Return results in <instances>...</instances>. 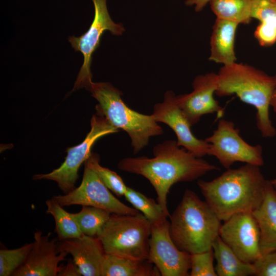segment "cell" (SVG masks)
<instances>
[{"label": "cell", "mask_w": 276, "mask_h": 276, "mask_svg": "<svg viewBox=\"0 0 276 276\" xmlns=\"http://www.w3.org/2000/svg\"><path fill=\"white\" fill-rule=\"evenodd\" d=\"M60 276H80L79 269L73 260H70L58 274Z\"/></svg>", "instance_id": "obj_30"}, {"label": "cell", "mask_w": 276, "mask_h": 276, "mask_svg": "<svg viewBox=\"0 0 276 276\" xmlns=\"http://www.w3.org/2000/svg\"><path fill=\"white\" fill-rule=\"evenodd\" d=\"M72 214L83 234L97 237L112 213L101 208L83 205L80 211Z\"/></svg>", "instance_id": "obj_24"}, {"label": "cell", "mask_w": 276, "mask_h": 276, "mask_svg": "<svg viewBox=\"0 0 276 276\" xmlns=\"http://www.w3.org/2000/svg\"><path fill=\"white\" fill-rule=\"evenodd\" d=\"M85 162L96 172L109 190L118 197L124 196L128 187L117 173L100 165V156L98 154L91 152Z\"/></svg>", "instance_id": "obj_26"}, {"label": "cell", "mask_w": 276, "mask_h": 276, "mask_svg": "<svg viewBox=\"0 0 276 276\" xmlns=\"http://www.w3.org/2000/svg\"><path fill=\"white\" fill-rule=\"evenodd\" d=\"M219 236L245 262L253 263L261 256L260 231L251 212L237 213L224 221Z\"/></svg>", "instance_id": "obj_12"}, {"label": "cell", "mask_w": 276, "mask_h": 276, "mask_svg": "<svg viewBox=\"0 0 276 276\" xmlns=\"http://www.w3.org/2000/svg\"><path fill=\"white\" fill-rule=\"evenodd\" d=\"M212 248L217 262L215 269L217 275H255L253 264L242 260L219 236L214 241Z\"/></svg>", "instance_id": "obj_21"}, {"label": "cell", "mask_w": 276, "mask_h": 276, "mask_svg": "<svg viewBox=\"0 0 276 276\" xmlns=\"http://www.w3.org/2000/svg\"><path fill=\"white\" fill-rule=\"evenodd\" d=\"M218 75L215 94L219 97L236 95L256 110V125L264 138L276 135L270 118L269 108L274 88L273 76L252 66L236 62L223 65Z\"/></svg>", "instance_id": "obj_3"}, {"label": "cell", "mask_w": 276, "mask_h": 276, "mask_svg": "<svg viewBox=\"0 0 276 276\" xmlns=\"http://www.w3.org/2000/svg\"><path fill=\"white\" fill-rule=\"evenodd\" d=\"M124 197L152 224L163 221L169 217L161 205L153 199L149 198L131 188L127 187Z\"/></svg>", "instance_id": "obj_25"}, {"label": "cell", "mask_w": 276, "mask_h": 276, "mask_svg": "<svg viewBox=\"0 0 276 276\" xmlns=\"http://www.w3.org/2000/svg\"><path fill=\"white\" fill-rule=\"evenodd\" d=\"M46 213L51 214L55 223V229L59 241L79 237L83 234L72 213L66 211L53 198L47 200Z\"/></svg>", "instance_id": "obj_23"}, {"label": "cell", "mask_w": 276, "mask_h": 276, "mask_svg": "<svg viewBox=\"0 0 276 276\" xmlns=\"http://www.w3.org/2000/svg\"><path fill=\"white\" fill-rule=\"evenodd\" d=\"M58 248L71 254L81 275L102 276V266L105 254L97 237L83 235L80 237L58 240Z\"/></svg>", "instance_id": "obj_16"}, {"label": "cell", "mask_w": 276, "mask_h": 276, "mask_svg": "<svg viewBox=\"0 0 276 276\" xmlns=\"http://www.w3.org/2000/svg\"><path fill=\"white\" fill-rule=\"evenodd\" d=\"M193 91L176 96V103L181 112L192 126L205 114L217 113L221 118L224 109L215 100L214 94L218 86V75L209 73L196 76L192 83Z\"/></svg>", "instance_id": "obj_14"}, {"label": "cell", "mask_w": 276, "mask_h": 276, "mask_svg": "<svg viewBox=\"0 0 276 276\" xmlns=\"http://www.w3.org/2000/svg\"><path fill=\"white\" fill-rule=\"evenodd\" d=\"M211 0H187L185 4L188 6H194L196 12L201 11Z\"/></svg>", "instance_id": "obj_31"}, {"label": "cell", "mask_w": 276, "mask_h": 276, "mask_svg": "<svg viewBox=\"0 0 276 276\" xmlns=\"http://www.w3.org/2000/svg\"><path fill=\"white\" fill-rule=\"evenodd\" d=\"M176 97L172 90L166 91L163 101L154 105L152 115L157 123L167 125L174 132L179 146L198 157L208 155L210 144L193 134L191 129L192 125L179 108Z\"/></svg>", "instance_id": "obj_13"}, {"label": "cell", "mask_w": 276, "mask_h": 276, "mask_svg": "<svg viewBox=\"0 0 276 276\" xmlns=\"http://www.w3.org/2000/svg\"><path fill=\"white\" fill-rule=\"evenodd\" d=\"M252 264L255 275L276 276V250L261 255Z\"/></svg>", "instance_id": "obj_29"}, {"label": "cell", "mask_w": 276, "mask_h": 276, "mask_svg": "<svg viewBox=\"0 0 276 276\" xmlns=\"http://www.w3.org/2000/svg\"><path fill=\"white\" fill-rule=\"evenodd\" d=\"M273 77L274 79V88L270 102V107H272L273 111L276 114V74Z\"/></svg>", "instance_id": "obj_32"}, {"label": "cell", "mask_w": 276, "mask_h": 276, "mask_svg": "<svg viewBox=\"0 0 276 276\" xmlns=\"http://www.w3.org/2000/svg\"><path fill=\"white\" fill-rule=\"evenodd\" d=\"M238 24L217 18L213 27L209 60L223 65L236 62L234 44Z\"/></svg>", "instance_id": "obj_18"}, {"label": "cell", "mask_w": 276, "mask_h": 276, "mask_svg": "<svg viewBox=\"0 0 276 276\" xmlns=\"http://www.w3.org/2000/svg\"><path fill=\"white\" fill-rule=\"evenodd\" d=\"M260 167L246 164L228 169L211 181H198L205 202L221 221L241 212H252L260 205L267 180Z\"/></svg>", "instance_id": "obj_2"}, {"label": "cell", "mask_w": 276, "mask_h": 276, "mask_svg": "<svg viewBox=\"0 0 276 276\" xmlns=\"http://www.w3.org/2000/svg\"><path fill=\"white\" fill-rule=\"evenodd\" d=\"M252 213L260 231L261 255L276 250V189L270 180H267L261 204Z\"/></svg>", "instance_id": "obj_17"}, {"label": "cell", "mask_w": 276, "mask_h": 276, "mask_svg": "<svg viewBox=\"0 0 276 276\" xmlns=\"http://www.w3.org/2000/svg\"><path fill=\"white\" fill-rule=\"evenodd\" d=\"M270 182L273 187L276 189V178L270 180Z\"/></svg>", "instance_id": "obj_33"}, {"label": "cell", "mask_w": 276, "mask_h": 276, "mask_svg": "<svg viewBox=\"0 0 276 276\" xmlns=\"http://www.w3.org/2000/svg\"><path fill=\"white\" fill-rule=\"evenodd\" d=\"M213 248L191 255V276H217L213 265Z\"/></svg>", "instance_id": "obj_28"}, {"label": "cell", "mask_w": 276, "mask_h": 276, "mask_svg": "<svg viewBox=\"0 0 276 276\" xmlns=\"http://www.w3.org/2000/svg\"><path fill=\"white\" fill-rule=\"evenodd\" d=\"M251 17L260 21L254 32L260 45L276 43V0H252Z\"/></svg>", "instance_id": "obj_20"}, {"label": "cell", "mask_w": 276, "mask_h": 276, "mask_svg": "<svg viewBox=\"0 0 276 276\" xmlns=\"http://www.w3.org/2000/svg\"><path fill=\"white\" fill-rule=\"evenodd\" d=\"M86 89L98 102L96 109L114 127L128 134L134 154L148 145L151 137L163 134L162 127L152 114L130 108L123 101L122 92L110 83L93 82Z\"/></svg>", "instance_id": "obj_5"}, {"label": "cell", "mask_w": 276, "mask_h": 276, "mask_svg": "<svg viewBox=\"0 0 276 276\" xmlns=\"http://www.w3.org/2000/svg\"><path fill=\"white\" fill-rule=\"evenodd\" d=\"M90 126L89 132L81 144L67 149L65 160L59 168L49 173L34 175L33 179L54 181L64 194L74 190L79 169L90 156L91 148L95 142L102 136L119 131L97 109L91 119Z\"/></svg>", "instance_id": "obj_7"}, {"label": "cell", "mask_w": 276, "mask_h": 276, "mask_svg": "<svg viewBox=\"0 0 276 276\" xmlns=\"http://www.w3.org/2000/svg\"><path fill=\"white\" fill-rule=\"evenodd\" d=\"M92 2L94 18L88 30L80 37L72 36L68 38L75 51L80 52L84 58L72 91L83 87L87 89L93 82L90 71L93 55L100 45L103 33L109 31L113 35L120 36L125 31L122 24L116 23L112 20L108 11L106 0Z\"/></svg>", "instance_id": "obj_8"}, {"label": "cell", "mask_w": 276, "mask_h": 276, "mask_svg": "<svg viewBox=\"0 0 276 276\" xmlns=\"http://www.w3.org/2000/svg\"><path fill=\"white\" fill-rule=\"evenodd\" d=\"M32 243H26L15 249L0 250V275L10 276L25 262Z\"/></svg>", "instance_id": "obj_27"}, {"label": "cell", "mask_w": 276, "mask_h": 276, "mask_svg": "<svg viewBox=\"0 0 276 276\" xmlns=\"http://www.w3.org/2000/svg\"><path fill=\"white\" fill-rule=\"evenodd\" d=\"M209 3L217 18L238 24H248L251 20L252 0H211Z\"/></svg>", "instance_id": "obj_22"}, {"label": "cell", "mask_w": 276, "mask_h": 276, "mask_svg": "<svg viewBox=\"0 0 276 276\" xmlns=\"http://www.w3.org/2000/svg\"><path fill=\"white\" fill-rule=\"evenodd\" d=\"M148 260L160 275H190L191 254L176 246L170 235L167 219L152 224Z\"/></svg>", "instance_id": "obj_11"}, {"label": "cell", "mask_w": 276, "mask_h": 276, "mask_svg": "<svg viewBox=\"0 0 276 276\" xmlns=\"http://www.w3.org/2000/svg\"><path fill=\"white\" fill-rule=\"evenodd\" d=\"M159 276L157 268L148 260L123 257L105 253L102 276Z\"/></svg>", "instance_id": "obj_19"}, {"label": "cell", "mask_w": 276, "mask_h": 276, "mask_svg": "<svg viewBox=\"0 0 276 276\" xmlns=\"http://www.w3.org/2000/svg\"><path fill=\"white\" fill-rule=\"evenodd\" d=\"M151 225L140 212L135 215L112 213L97 237L106 254L148 260Z\"/></svg>", "instance_id": "obj_6"}, {"label": "cell", "mask_w": 276, "mask_h": 276, "mask_svg": "<svg viewBox=\"0 0 276 276\" xmlns=\"http://www.w3.org/2000/svg\"><path fill=\"white\" fill-rule=\"evenodd\" d=\"M50 233L43 235L37 231L34 233L32 248L24 263L13 276H56L61 271V261L66 260L68 254L58 248V239H50Z\"/></svg>", "instance_id": "obj_15"}, {"label": "cell", "mask_w": 276, "mask_h": 276, "mask_svg": "<svg viewBox=\"0 0 276 276\" xmlns=\"http://www.w3.org/2000/svg\"><path fill=\"white\" fill-rule=\"evenodd\" d=\"M205 140L210 144L208 155L216 157L227 169L237 162L259 167L264 164L262 146L245 142L232 121L221 119L213 134Z\"/></svg>", "instance_id": "obj_9"}, {"label": "cell", "mask_w": 276, "mask_h": 276, "mask_svg": "<svg viewBox=\"0 0 276 276\" xmlns=\"http://www.w3.org/2000/svg\"><path fill=\"white\" fill-rule=\"evenodd\" d=\"M169 217L172 240L180 250L191 255L212 248L219 236L221 221L192 190L185 191Z\"/></svg>", "instance_id": "obj_4"}, {"label": "cell", "mask_w": 276, "mask_h": 276, "mask_svg": "<svg viewBox=\"0 0 276 276\" xmlns=\"http://www.w3.org/2000/svg\"><path fill=\"white\" fill-rule=\"evenodd\" d=\"M179 147L177 141L167 140L154 147L153 157H126L118 165L120 170L142 175L149 180L156 192L157 202L169 217L167 195L174 184L192 181L219 169Z\"/></svg>", "instance_id": "obj_1"}, {"label": "cell", "mask_w": 276, "mask_h": 276, "mask_svg": "<svg viewBox=\"0 0 276 276\" xmlns=\"http://www.w3.org/2000/svg\"><path fill=\"white\" fill-rule=\"evenodd\" d=\"M53 198L62 206L72 205L91 206L104 209L111 213L135 215L140 212L125 204L110 192L96 172L86 162L80 185L64 195Z\"/></svg>", "instance_id": "obj_10"}]
</instances>
